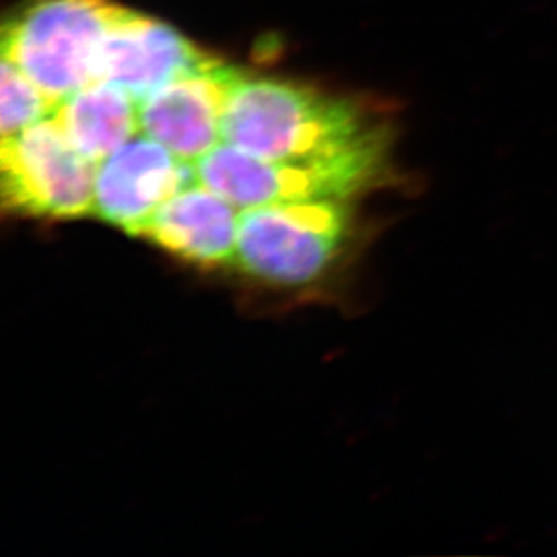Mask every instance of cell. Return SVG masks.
I'll list each match as a JSON object with an SVG mask.
<instances>
[{
    "mask_svg": "<svg viewBox=\"0 0 557 557\" xmlns=\"http://www.w3.org/2000/svg\"><path fill=\"white\" fill-rule=\"evenodd\" d=\"M383 111L296 82L240 76L227 96L222 141L271 161L337 158L392 125Z\"/></svg>",
    "mask_w": 557,
    "mask_h": 557,
    "instance_id": "1",
    "label": "cell"
},
{
    "mask_svg": "<svg viewBox=\"0 0 557 557\" xmlns=\"http://www.w3.org/2000/svg\"><path fill=\"white\" fill-rule=\"evenodd\" d=\"M394 141L389 125L350 152L314 161H271L222 141L195 161V170L199 183L240 210L298 200H347L388 183Z\"/></svg>",
    "mask_w": 557,
    "mask_h": 557,
    "instance_id": "2",
    "label": "cell"
},
{
    "mask_svg": "<svg viewBox=\"0 0 557 557\" xmlns=\"http://www.w3.org/2000/svg\"><path fill=\"white\" fill-rule=\"evenodd\" d=\"M122 10L112 0H29L4 24L2 59L59 106L92 82L101 42Z\"/></svg>",
    "mask_w": 557,
    "mask_h": 557,
    "instance_id": "3",
    "label": "cell"
},
{
    "mask_svg": "<svg viewBox=\"0 0 557 557\" xmlns=\"http://www.w3.org/2000/svg\"><path fill=\"white\" fill-rule=\"evenodd\" d=\"M345 200H298L240 210L235 260L276 285H306L325 273L347 243Z\"/></svg>",
    "mask_w": 557,
    "mask_h": 557,
    "instance_id": "4",
    "label": "cell"
},
{
    "mask_svg": "<svg viewBox=\"0 0 557 557\" xmlns=\"http://www.w3.org/2000/svg\"><path fill=\"white\" fill-rule=\"evenodd\" d=\"M0 159L5 210L44 219L95 210L98 163L69 141L53 117L2 137Z\"/></svg>",
    "mask_w": 557,
    "mask_h": 557,
    "instance_id": "5",
    "label": "cell"
},
{
    "mask_svg": "<svg viewBox=\"0 0 557 557\" xmlns=\"http://www.w3.org/2000/svg\"><path fill=\"white\" fill-rule=\"evenodd\" d=\"M199 183L195 163L137 134L98 163L95 213L98 219L141 237L161 206L186 186Z\"/></svg>",
    "mask_w": 557,
    "mask_h": 557,
    "instance_id": "6",
    "label": "cell"
},
{
    "mask_svg": "<svg viewBox=\"0 0 557 557\" xmlns=\"http://www.w3.org/2000/svg\"><path fill=\"white\" fill-rule=\"evenodd\" d=\"M215 60L174 27L123 8L101 42L92 82L116 85L139 103Z\"/></svg>",
    "mask_w": 557,
    "mask_h": 557,
    "instance_id": "7",
    "label": "cell"
},
{
    "mask_svg": "<svg viewBox=\"0 0 557 557\" xmlns=\"http://www.w3.org/2000/svg\"><path fill=\"white\" fill-rule=\"evenodd\" d=\"M243 74L216 59L137 103L139 131L195 163L222 143L227 96Z\"/></svg>",
    "mask_w": 557,
    "mask_h": 557,
    "instance_id": "8",
    "label": "cell"
},
{
    "mask_svg": "<svg viewBox=\"0 0 557 557\" xmlns=\"http://www.w3.org/2000/svg\"><path fill=\"white\" fill-rule=\"evenodd\" d=\"M240 208L202 183L170 197L143 227L147 237L166 251L200 265L235 260Z\"/></svg>",
    "mask_w": 557,
    "mask_h": 557,
    "instance_id": "9",
    "label": "cell"
},
{
    "mask_svg": "<svg viewBox=\"0 0 557 557\" xmlns=\"http://www.w3.org/2000/svg\"><path fill=\"white\" fill-rule=\"evenodd\" d=\"M51 117L69 141L95 163L141 132L137 101L106 82H92L67 96Z\"/></svg>",
    "mask_w": 557,
    "mask_h": 557,
    "instance_id": "10",
    "label": "cell"
},
{
    "mask_svg": "<svg viewBox=\"0 0 557 557\" xmlns=\"http://www.w3.org/2000/svg\"><path fill=\"white\" fill-rule=\"evenodd\" d=\"M54 109L57 103L16 63L2 59V137L48 120Z\"/></svg>",
    "mask_w": 557,
    "mask_h": 557,
    "instance_id": "11",
    "label": "cell"
}]
</instances>
